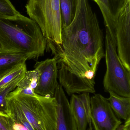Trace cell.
Returning <instances> with one entry per match:
<instances>
[{
  "instance_id": "cell-1",
  "label": "cell",
  "mask_w": 130,
  "mask_h": 130,
  "mask_svg": "<svg viewBox=\"0 0 130 130\" xmlns=\"http://www.w3.org/2000/svg\"><path fill=\"white\" fill-rule=\"evenodd\" d=\"M60 44L47 40L56 59L60 85L67 94L95 92L98 65L105 57L104 35L89 0H78L75 17L63 29Z\"/></svg>"
},
{
  "instance_id": "cell-2",
  "label": "cell",
  "mask_w": 130,
  "mask_h": 130,
  "mask_svg": "<svg viewBox=\"0 0 130 130\" xmlns=\"http://www.w3.org/2000/svg\"><path fill=\"white\" fill-rule=\"evenodd\" d=\"M0 52L27 54L37 59L44 55L47 40L36 22L20 13L0 16Z\"/></svg>"
},
{
  "instance_id": "cell-3",
  "label": "cell",
  "mask_w": 130,
  "mask_h": 130,
  "mask_svg": "<svg viewBox=\"0 0 130 130\" xmlns=\"http://www.w3.org/2000/svg\"><path fill=\"white\" fill-rule=\"evenodd\" d=\"M8 96L21 109L34 130H56V104L54 97L24 94L17 88Z\"/></svg>"
},
{
  "instance_id": "cell-4",
  "label": "cell",
  "mask_w": 130,
  "mask_h": 130,
  "mask_svg": "<svg viewBox=\"0 0 130 130\" xmlns=\"http://www.w3.org/2000/svg\"><path fill=\"white\" fill-rule=\"evenodd\" d=\"M25 8L29 18L37 23L46 40L61 44L62 28L60 0H27Z\"/></svg>"
},
{
  "instance_id": "cell-5",
  "label": "cell",
  "mask_w": 130,
  "mask_h": 130,
  "mask_svg": "<svg viewBox=\"0 0 130 130\" xmlns=\"http://www.w3.org/2000/svg\"><path fill=\"white\" fill-rule=\"evenodd\" d=\"M105 45L107 69L103 80L105 91L113 92L123 97H130V71L120 59L117 46L107 30Z\"/></svg>"
},
{
  "instance_id": "cell-6",
  "label": "cell",
  "mask_w": 130,
  "mask_h": 130,
  "mask_svg": "<svg viewBox=\"0 0 130 130\" xmlns=\"http://www.w3.org/2000/svg\"><path fill=\"white\" fill-rule=\"evenodd\" d=\"M91 118L94 130H117L122 122L114 113L107 99L100 94L91 98Z\"/></svg>"
},
{
  "instance_id": "cell-7",
  "label": "cell",
  "mask_w": 130,
  "mask_h": 130,
  "mask_svg": "<svg viewBox=\"0 0 130 130\" xmlns=\"http://www.w3.org/2000/svg\"><path fill=\"white\" fill-rule=\"evenodd\" d=\"M58 63L56 59H47L37 62L34 66L39 72V81L34 93L42 97H54L55 91L59 83Z\"/></svg>"
},
{
  "instance_id": "cell-8",
  "label": "cell",
  "mask_w": 130,
  "mask_h": 130,
  "mask_svg": "<svg viewBox=\"0 0 130 130\" xmlns=\"http://www.w3.org/2000/svg\"><path fill=\"white\" fill-rule=\"evenodd\" d=\"M117 50L123 64L130 71V1L119 14L116 29Z\"/></svg>"
},
{
  "instance_id": "cell-9",
  "label": "cell",
  "mask_w": 130,
  "mask_h": 130,
  "mask_svg": "<svg viewBox=\"0 0 130 130\" xmlns=\"http://www.w3.org/2000/svg\"><path fill=\"white\" fill-rule=\"evenodd\" d=\"M98 5L103 17L106 30L117 46L116 29L119 14L130 0H92Z\"/></svg>"
},
{
  "instance_id": "cell-10",
  "label": "cell",
  "mask_w": 130,
  "mask_h": 130,
  "mask_svg": "<svg viewBox=\"0 0 130 130\" xmlns=\"http://www.w3.org/2000/svg\"><path fill=\"white\" fill-rule=\"evenodd\" d=\"M56 104V130H78L63 88L59 84L54 95Z\"/></svg>"
},
{
  "instance_id": "cell-11",
  "label": "cell",
  "mask_w": 130,
  "mask_h": 130,
  "mask_svg": "<svg viewBox=\"0 0 130 130\" xmlns=\"http://www.w3.org/2000/svg\"><path fill=\"white\" fill-rule=\"evenodd\" d=\"M89 93L72 95L69 104L78 130H86L92 126L91 118V97Z\"/></svg>"
},
{
  "instance_id": "cell-12",
  "label": "cell",
  "mask_w": 130,
  "mask_h": 130,
  "mask_svg": "<svg viewBox=\"0 0 130 130\" xmlns=\"http://www.w3.org/2000/svg\"><path fill=\"white\" fill-rule=\"evenodd\" d=\"M33 59L29 54L0 52V78L27 60Z\"/></svg>"
},
{
  "instance_id": "cell-13",
  "label": "cell",
  "mask_w": 130,
  "mask_h": 130,
  "mask_svg": "<svg viewBox=\"0 0 130 130\" xmlns=\"http://www.w3.org/2000/svg\"><path fill=\"white\" fill-rule=\"evenodd\" d=\"M5 112L13 121L14 130H34L21 109L8 96Z\"/></svg>"
},
{
  "instance_id": "cell-14",
  "label": "cell",
  "mask_w": 130,
  "mask_h": 130,
  "mask_svg": "<svg viewBox=\"0 0 130 130\" xmlns=\"http://www.w3.org/2000/svg\"><path fill=\"white\" fill-rule=\"evenodd\" d=\"M108 93L110 97L107 99L117 117L125 121L130 118V97L120 96L111 91Z\"/></svg>"
},
{
  "instance_id": "cell-15",
  "label": "cell",
  "mask_w": 130,
  "mask_h": 130,
  "mask_svg": "<svg viewBox=\"0 0 130 130\" xmlns=\"http://www.w3.org/2000/svg\"><path fill=\"white\" fill-rule=\"evenodd\" d=\"M39 72L36 69L26 71L24 77L20 80L17 88L21 93L27 95L35 96L34 90L39 81Z\"/></svg>"
},
{
  "instance_id": "cell-16",
  "label": "cell",
  "mask_w": 130,
  "mask_h": 130,
  "mask_svg": "<svg viewBox=\"0 0 130 130\" xmlns=\"http://www.w3.org/2000/svg\"><path fill=\"white\" fill-rule=\"evenodd\" d=\"M62 17V28H66L74 19L78 0H60Z\"/></svg>"
},
{
  "instance_id": "cell-17",
  "label": "cell",
  "mask_w": 130,
  "mask_h": 130,
  "mask_svg": "<svg viewBox=\"0 0 130 130\" xmlns=\"http://www.w3.org/2000/svg\"><path fill=\"white\" fill-rule=\"evenodd\" d=\"M27 71L26 63L20 65L0 78V89L18 79H21Z\"/></svg>"
},
{
  "instance_id": "cell-18",
  "label": "cell",
  "mask_w": 130,
  "mask_h": 130,
  "mask_svg": "<svg viewBox=\"0 0 130 130\" xmlns=\"http://www.w3.org/2000/svg\"><path fill=\"white\" fill-rule=\"evenodd\" d=\"M18 79L0 89V111H5L7 105V98L9 94L17 88L20 80Z\"/></svg>"
},
{
  "instance_id": "cell-19",
  "label": "cell",
  "mask_w": 130,
  "mask_h": 130,
  "mask_svg": "<svg viewBox=\"0 0 130 130\" xmlns=\"http://www.w3.org/2000/svg\"><path fill=\"white\" fill-rule=\"evenodd\" d=\"M20 13L10 0H0V16L13 17Z\"/></svg>"
},
{
  "instance_id": "cell-20",
  "label": "cell",
  "mask_w": 130,
  "mask_h": 130,
  "mask_svg": "<svg viewBox=\"0 0 130 130\" xmlns=\"http://www.w3.org/2000/svg\"><path fill=\"white\" fill-rule=\"evenodd\" d=\"M0 130H14L12 120L5 111H0Z\"/></svg>"
},
{
  "instance_id": "cell-21",
  "label": "cell",
  "mask_w": 130,
  "mask_h": 130,
  "mask_svg": "<svg viewBox=\"0 0 130 130\" xmlns=\"http://www.w3.org/2000/svg\"><path fill=\"white\" fill-rule=\"evenodd\" d=\"M130 118L125 121L124 125L123 126L122 130H130Z\"/></svg>"
},
{
  "instance_id": "cell-22",
  "label": "cell",
  "mask_w": 130,
  "mask_h": 130,
  "mask_svg": "<svg viewBox=\"0 0 130 130\" xmlns=\"http://www.w3.org/2000/svg\"><path fill=\"white\" fill-rule=\"evenodd\" d=\"M88 128H87L86 130H93L92 126H88Z\"/></svg>"
},
{
  "instance_id": "cell-23",
  "label": "cell",
  "mask_w": 130,
  "mask_h": 130,
  "mask_svg": "<svg viewBox=\"0 0 130 130\" xmlns=\"http://www.w3.org/2000/svg\"><path fill=\"white\" fill-rule=\"evenodd\" d=\"M0 50H1V47H0Z\"/></svg>"
}]
</instances>
